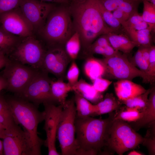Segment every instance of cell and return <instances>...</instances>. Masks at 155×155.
I'll list each match as a JSON object with an SVG mask.
<instances>
[{
    "instance_id": "obj_11",
    "label": "cell",
    "mask_w": 155,
    "mask_h": 155,
    "mask_svg": "<svg viewBox=\"0 0 155 155\" xmlns=\"http://www.w3.org/2000/svg\"><path fill=\"white\" fill-rule=\"evenodd\" d=\"M55 7L51 3L38 0H22L19 7L34 30L38 31L43 26L49 14Z\"/></svg>"
},
{
    "instance_id": "obj_41",
    "label": "cell",
    "mask_w": 155,
    "mask_h": 155,
    "mask_svg": "<svg viewBox=\"0 0 155 155\" xmlns=\"http://www.w3.org/2000/svg\"><path fill=\"white\" fill-rule=\"evenodd\" d=\"M92 43L99 45L104 48L111 44L108 39L106 34H103L100 36Z\"/></svg>"
},
{
    "instance_id": "obj_4",
    "label": "cell",
    "mask_w": 155,
    "mask_h": 155,
    "mask_svg": "<svg viewBox=\"0 0 155 155\" xmlns=\"http://www.w3.org/2000/svg\"><path fill=\"white\" fill-rule=\"evenodd\" d=\"M39 31L48 48L64 47L66 41L75 32L68 7H55Z\"/></svg>"
},
{
    "instance_id": "obj_30",
    "label": "cell",
    "mask_w": 155,
    "mask_h": 155,
    "mask_svg": "<svg viewBox=\"0 0 155 155\" xmlns=\"http://www.w3.org/2000/svg\"><path fill=\"white\" fill-rule=\"evenodd\" d=\"M152 88L147 90L143 94L120 102L127 107L135 108L142 112L147 104L148 96Z\"/></svg>"
},
{
    "instance_id": "obj_32",
    "label": "cell",
    "mask_w": 155,
    "mask_h": 155,
    "mask_svg": "<svg viewBox=\"0 0 155 155\" xmlns=\"http://www.w3.org/2000/svg\"><path fill=\"white\" fill-rule=\"evenodd\" d=\"M143 9L142 17L148 24L152 32L155 30V5L150 2L143 0Z\"/></svg>"
},
{
    "instance_id": "obj_7",
    "label": "cell",
    "mask_w": 155,
    "mask_h": 155,
    "mask_svg": "<svg viewBox=\"0 0 155 155\" xmlns=\"http://www.w3.org/2000/svg\"><path fill=\"white\" fill-rule=\"evenodd\" d=\"M0 73L6 85L5 90L20 96L39 70L18 61L8 60Z\"/></svg>"
},
{
    "instance_id": "obj_46",
    "label": "cell",
    "mask_w": 155,
    "mask_h": 155,
    "mask_svg": "<svg viewBox=\"0 0 155 155\" xmlns=\"http://www.w3.org/2000/svg\"><path fill=\"white\" fill-rule=\"evenodd\" d=\"M129 155H144V154L134 150L131 151L128 153Z\"/></svg>"
},
{
    "instance_id": "obj_21",
    "label": "cell",
    "mask_w": 155,
    "mask_h": 155,
    "mask_svg": "<svg viewBox=\"0 0 155 155\" xmlns=\"http://www.w3.org/2000/svg\"><path fill=\"white\" fill-rule=\"evenodd\" d=\"M83 70L85 75L92 81L97 78L104 77L106 72L102 59L95 58L93 56L87 57L83 65Z\"/></svg>"
},
{
    "instance_id": "obj_34",
    "label": "cell",
    "mask_w": 155,
    "mask_h": 155,
    "mask_svg": "<svg viewBox=\"0 0 155 155\" xmlns=\"http://www.w3.org/2000/svg\"><path fill=\"white\" fill-rule=\"evenodd\" d=\"M138 47L133 57L134 63L133 64L136 67L137 66L140 70L144 73L148 77V63L142 55L141 47L139 46Z\"/></svg>"
},
{
    "instance_id": "obj_3",
    "label": "cell",
    "mask_w": 155,
    "mask_h": 155,
    "mask_svg": "<svg viewBox=\"0 0 155 155\" xmlns=\"http://www.w3.org/2000/svg\"><path fill=\"white\" fill-rule=\"evenodd\" d=\"M5 97L16 122L21 125L30 135L36 155H41V148L44 142L38 136L37 128L38 124L44 120V111H40L38 107L19 96L15 95Z\"/></svg>"
},
{
    "instance_id": "obj_24",
    "label": "cell",
    "mask_w": 155,
    "mask_h": 155,
    "mask_svg": "<svg viewBox=\"0 0 155 155\" xmlns=\"http://www.w3.org/2000/svg\"><path fill=\"white\" fill-rule=\"evenodd\" d=\"M12 34L0 26V54L7 57L13 50L22 38Z\"/></svg>"
},
{
    "instance_id": "obj_35",
    "label": "cell",
    "mask_w": 155,
    "mask_h": 155,
    "mask_svg": "<svg viewBox=\"0 0 155 155\" xmlns=\"http://www.w3.org/2000/svg\"><path fill=\"white\" fill-rule=\"evenodd\" d=\"M148 76L150 83L152 84L155 80V46H151L150 48L148 63Z\"/></svg>"
},
{
    "instance_id": "obj_1",
    "label": "cell",
    "mask_w": 155,
    "mask_h": 155,
    "mask_svg": "<svg viewBox=\"0 0 155 155\" xmlns=\"http://www.w3.org/2000/svg\"><path fill=\"white\" fill-rule=\"evenodd\" d=\"M105 119L76 116L75 121L78 155L106 154L109 130L115 113Z\"/></svg>"
},
{
    "instance_id": "obj_43",
    "label": "cell",
    "mask_w": 155,
    "mask_h": 155,
    "mask_svg": "<svg viewBox=\"0 0 155 155\" xmlns=\"http://www.w3.org/2000/svg\"><path fill=\"white\" fill-rule=\"evenodd\" d=\"M42 1L47 3H54L63 4H69V2L68 0H38Z\"/></svg>"
},
{
    "instance_id": "obj_17",
    "label": "cell",
    "mask_w": 155,
    "mask_h": 155,
    "mask_svg": "<svg viewBox=\"0 0 155 155\" xmlns=\"http://www.w3.org/2000/svg\"><path fill=\"white\" fill-rule=\"evenodd\" d=\"M141 117L137 121L128 123L135 131L147 125L155 123V88H152L147 104L142 112Z\"/></svg>"
},
{
    "instance_id": "obj_26",
    "label": "cell",
    "mask_w": 155,
    "mask_h": 155,
    "mask_svg": "<svg viewBox=\"0 0 155 155\" xmlns=\"http://www.w3.org/2000/svg\"><path fill=\"white\" fill-rule=\"evenodd\" d=\"M74 94L73 98L75 104L76 116L83 118L95 116L94 104L78 93L74 92Z\"/></svg>"
},
{
    "instance_id": "obj_14",
    "label": "cell",
    "mask_w": 155,
    "mask_h": 155,
    "mask_svg": "<svg viewBox=\"0 0 155 155\" xmlns=\"http://www.w3.org/2000/svg\"><path fill=\"white\" fill-rule=\"evenodd\" d=\"M3 139V155H36L30 135L21 128Z\"/></svg>"
},
{
    "instance_id": "obj_28",
    "label": "cell",
    "mask_w": 155,
    "mask_h": 155,
    "mask_svg": "<svg viewBox=\"0 0 155 155\" xmlns=\"http://www.w3.org/2000/svg\"><path fill=\"white\" fill-rule=\"evenodd\" d=\"M81 47L80 36L75 32L65 44L64 49L71 61L77 58Z\"/></svg>"
},
{
    "instance_id": "obj_47",
    "label": "cell",
    "mask_w": 155,
    "mask_h": 155,
    "mask_svg": "<svg viewBox=\"0 0 155 155\" xmlns=\"http://www.w3.org/2000/svg\"><path fill=\"white\" fill-rule=\"evenodd\" d=\"M3 142L0 139V155H3Z\"/></svg>"
},
{
    "instance_id": "obj_25",
    "label": "cell",
    "mask_w": 155,
    "mask_h": 155,
    "mask_svg": "<svg viewBox=\"0 0 155 155\" xmlns=\"http://www.w3.org/2000/svg\"><path fill=\"white\" fill-rule=\"evenodd\" d=\"M125 34L130 39L139 46L150 47L152 45V32L148 27L140 30L126 29L124 30Z\"/></svg>"
},
{
    "instance_id": "obj_6",
    "label": "cell",
    "mask_w": 155,
    "mask_h": 155,
    "mask_svg": "<svg viewBox=\"0 0 155 155\" xmlns=\"http://www.w3.org/2000/svg\"><path fill=\"white\" fill-rule=\"evenodd\" d=\"M76 110L73 98L63 105L59 118L57 136L63 155H78L75 137Z\"/></svg>"
},
{
    "instance_id": "obj_10",
    "label": "cell",
    "mask_w": 155,
    "mask_h": 155,
    "mask_svg": "<svg viewBox=\"0 0 155 155\" xmlns=\"http://www.w3.org/2000/svg\"><path fill=\"white\" fill-rule=\"evenodd\" d=\"M46 71L40 69L19 96L38 106L41 104H57L51 90V80Z\"/></svg>"
},
{
    "instance_id": "obj_45",
    "label": "cell",
    "mask_w": 155,
    "mask_h": 155,
    "mask_svg": "<svg viewBox=\"0 0 155 155\" xmlns=\"http://www.w3.org/2000/svg\"><path fill=\"white\" fill-rule=\"evenodd\" d=\"M6 85L5 82L2 78L0 76V92L3 90L5 89Z\"/></svg>"
},
{
    "instance_id": "obj_12",
    "label": "cell",
    "mask_w": 155,
    "mask_h": 155,
    "mask_svg": "<svg viewBox=\"0 0 155 155\" xmlns=\"http://www.w3.org/2000/svg\"><path fill=\"white\" fill-rule=\"evenodd\" d=\"M0 23L5 30L20 38L33 36V29L19 7L0 15Z\"/></svg>"
},
{
    "instance_id": "obj_8",
    "label": "cell",
    "mask_w": 155,
    "mask_h": 155,
    "mask_svg": "<svg viewBox=\"0 0 155 155\" xmlns=\"http://www.w3.org/2000/svg\"><path fill=\"white\" fill-rule=\"evenodd\" d=\"M102 60L106 69L104 77L132 81L139 77L142 78L144 82L150 83L148 76L129 61L126 54L118 51L114 56Z\"/></svg>"
},
{
    "instance_id": "obj_13",
    "label": "cell",
    "mask_w": 155,
    "mask_h": 155,
    "mask_svg": "<svg viewBox=\"0 0 155 155\" xmlns=\"http://www.w3.org/2000/svg\"><path fill=\"white\" fill-rule=\"evenodd\" d=\"M71 61L64 46L49 47L44 55L41 69L63 80L67 67Z\"/></svg>"
},
{
    "instance_id": "obj_27",
    "label": "cell",
    "mask_w": 155,
    "mask_h": 155,
    "mask_svg": "<svg viewBox=\"0 0 155 155\" xmlns=\"http://www.w3.org/2000/svg\"><path fill=\"white\" fill-rule=\"evenodd\" d=\"M98 6L104 22L113 33L125 34L124 28L119 21L114 16L111 11L104 7L100 0H99Z\"/></svg>"
},
{
    "instance_id": "obj_15",
    "label": "cell",
    "mask_w": 155,
    "mask_h": 155,
    "mask_svg": "<svg viewBox=\"0 0 155 155\" xmlns=\"http://www.w3.org/2000/svg\"><path fill=\"white\" fill-rule=\"evenodd\" d=\"M45 113L44 129L46 138L44 143L48 148L49 155H60L57 151L55 141L58 123L63 108V105L52 104H43Z\"/></svg>"
},
{
    "instance_id": "obj_39",
    "label": "cell",
    "mask_w": 155,
    "mask_h": 155,
    "mask_svg": "<svg viewBox=\"0 0 155 155\" xmlns=\"http://www.w3.org/2000/svg\"><path fill=\"white\" fill-rule=\"evenodd\" d=\"M155 131L153 132L150 136H146L142 144L147 148L150 155H154L155 154Z\"/></svg>"
},
{
    "instance_id": "obj_22",
    "label": "cell",
    "mask_w": 155,
    "mask_h": 155,
    "mask_svg": "<svg viewBox=\"0 0 155 155\" xmlns=\"http://www.w3.org/2000/svg\"><path fill=\"white\" fill-rule=\"evenodd\" d=\"M121 104L113 94L107 93L102 101L94 104L95 116L117 111L121 107Z\"/></svg>"
},
{
    "instance_id": "obj_23",
    "label": "cell",
    "mask_w": 155,
    "mask_h": 155,
    "mask_svg": "<svg viewBox=\"0 0 155 155\" xmlns=\"http://www.w3.org/2000/svg\"><path fill=\"white\" fill-rule=\"evenodd\" d=\"M50 85L52 95L57 104L63 105L68 93L73 91L72 86L58 79L56 81L51 80Z\"/></svg>"
},
{
    "instance_id": "obj_20",
    "label": "cell",
    "mask_w": 155,
    "mask_h": 155,
    "mask_svg": "<svg viewBox=\"0 0 155 155\" xmlns=\"http://www.w3.org/2000/svg\"><path fill=\"white\" fill-rule=\"evenodd\" d=\"M108 41L115 50L128 54L139 45L131 40L126 34L109 33L106 34Z\"/></svg>"
},
{
    "instance_id": "obj_2",
    "label": "cell",
    "mask_w": 155,
    "mask_h": 155,
    "mask_svg": "<svg viewBox=\"0 0 155 155\" xmlns=\"http://www.w3.org/2000/svg\"><path fill=\"white\" fill-rule=\"evenodd\" d=\"M99 0L71 3L68 7L75 32L79 34L84 52L99 36L113 31L106 24L100 13Z\"/></svg>"
},
{
    "instance_id": "obj_31",
    "label": "cell",
    "mask_w": 155,
    "mask_h": 155,
    "mask_svg": "<svg viewBox=\"0 0 155 155\" xmlns=\"http://www.w3.org/2000/svg\"><path fill=\"white\" fill-rule=\"evenodd\" d=\"M124 29H129L135 30H140L148 28L147 24L143 20L137 12L130 16L126 21L121 24Z\"/></svg>"
},
{
    "instance_id": "obj_51",
    "label": "cell",
    "mask_w": 155,
    "mask_h": 155,
    "mask_svg": "<svg viewBox=\"0 0 155 155\" xmlns=\"http://www.w3.org/2000/svg\"><path fill=\"white\" fill-rule=\"evenodd\" d=\"M70 2H71V3L73 2L75 0H68Z\"/></svg>"
},
{
    "instance_id": "obj_37",
    "label": "cell",
    "mask_w": 155,
    "mask_h": 155,
    "mask_svg": "<svg viewBox=\"0 0 155 155\" xmlns=\"http://www.w3.org/2000/svg\"><path fill=\"white\" fill-rule=\"evenodd\" d=\"M22 0H0V15L19 7Z\"/></svg>"
},
{
    "instance_id": "obj_49",
    "label": "cell",
    "mask_w": 155,
    "mask_h": 155,
    "mask_svg": "<svg viewBox=\"0 0 155 155\" xmlns=\"http://www.w3.org/2000/svg\"><path fill=\"white\" fill-rule=\"evenodd\" d=\"M6 129L5 127L1 123H0V130Z\"/></svg>"
},
{
    "instance_id": "obj_36",
    "label": "cell",
    "mask_w": 155,
    "mask_h": 155,
    "mask_svg": "<svg viewBox=\"0 0 155 155\" xmlns=\"http://www.w3.org/2000/svg\"><path fill=\"white\" fill-rule=\"evenodd\" d=\"M80 74L79 68L75 61H72L67 74L68 83L73 86L78 81Z\"/></svg>"
},
{
    "instance_id": "obj_40",
    "label": "cell",
    "mask_w": 155,
    "mask_h": 155,
    "mask_svg": "<svg viewBox=\"0 0 155 155\" xmlns=\"http://www.w3.org/2000/svg\"><path fill=\"white\" fill-rule=\"evenodd\" d=\"M114 16L121 24L126 21L129 18V16L124 12L119 7L114 10L112 13Z\"/></svg>"
},
{
    "instance_id": "obj_44",
    "label": "cell",
    "mask_w": 155,
    "mask_h": 155,
    "mask_svg": "<svg viewBox=\"0 0 155 155\" xmlns=\"http://www.w3.org/2000/svg\"><path fill=\"white\" fill-rule=\"evenodd\" d=\"M9 134L6 129L0 130V139H3Z\"/></svg>"
},
{
    "instance_id": "obj_29",
    "label": "cell",
    "mask_w": 155,
    "mask_h": 155,
    "mask_svg": "<svg viewBox=\"0 0 155 155\" xmlns=\"http://www.w3.org/2000/svg\"><path fill=\"white\" fill-rule=\"evenodd\" d=\"M122 107L115 113V119H119L127 123L135 122L141 117L142 112L135 108Z\"/></svg>"
},
{
    "instance_id": "obj_38",
    "label": "cell",
    "mask_w": 155,
    "mask_h": 155,
    "mask_svg": "<svg viewBox=\"0 0 155 155\" xmlns=\"http://www.w3.org/2000/svg\"><path fill=\"white\" fill-rule=\"evenodd\" d=\"M93 86L98 92L102 93L106 90L112 82L102 77L97 78L92 81Z\"/></svg>"
},
{
    "instance_id": "obj_42",
    "label": "cell",
    "mask_w": 155,
    "mask_h": 155,
    "mask_svg": "<svg viewBox=\"0 0 155 155\" xmlns=\"http://www.w3.org/2000/svg\"><path fill=\"white\" fill-rule=\"evenodd\" d=\"M8 59V57L0 54V69L5 66Z\"/></svg>"
},
{
    "instance_id": "obj_5",
    "label": "cell",
    "mask_w": 155,
    "mask_h": 155,
    "mask_svg": "<svg viewBox=\"0 0 155 155\" xmlns=\"http://www.w3.org/2000/svg\"><path fill=\"white\" fill-rule=\"evenodd\" d=\"M144 140L127 122L114 119L109 130L107 150L108 154L115 152L122 155L142 144Z\"/></svg>"
},
{
    "instance_id": "obj_33",
    "label": "cell",
    "mask_w": 155,
    "mask_h": 155,
    "mask_svg": "<svg viewBox=\"0 0 155 155\" xmlns=\"http://www.w3.org/2000/svg\"><path fill=\"white\" fill-rule=\"evenodd\" d=\"M110 0L116 7H119L129 17L134 13L138 12V6L140 2L133 0Z\"/></svg>"
},
{
    "instance_id": "obj_19",
    "label": "cell",
    "mask_w": 155,
    "mask_h": 155,
    "mask_svg": "<svg viewBox=\"0 0 155 155\" xmlns=\"http://www.w3.org/2000/svg\"><path fill=\"white\" fill-rule=\"evenodd\" d=\"M73 91L80 94L94 104H96L103 99L102 93L97 91L92 85L81 79L72 86Z\"/></svg>"
},
{
    "instance_id": "obj_16",
    "label": "cell",
    "mask_w": 155,
    "mask_h": 155,
    "mask_svg": "<svg viewBox=\"0 0 155 155\" xmlns=\"http://www.w3.org/2000/svg\"><path fill=\"white\" fill-rule=\"evenodd\" d=\"M115 94L120 102L145 92L147 90L140 85L127 80H118L114 83Z\"/></svg>"
},
{
    "instance_id": "obj_50",
    "label": "cell",
    "mask_w": 155,
    "mask_h": 155,
    "mask_svg": "<svg viewBox=\"0 0 155 155\" xmlns=\"http://www.w3.org/2000/svg\"><path fill=\"white\" fill-rule=\"evenodd\" d=\"M155 5V0H146ZM143 1V0H142Z\"/></svg>"
},
{
    "instance_id": "obj_52",
    "label": "cell",
    "mask_w": 155,
    "mask_h": 155,
    "mask_svg": "<svg viewBox=\"0 0 155 155\" xmlns=\"http://www.w3.org/2000/svg\"><path fill=\"white\" fill-rule=\"evenodd\" d=\"M133 0L135 1H140V2L141 1H142V0Z\"/></svg>"
},
{
    "instance_id": "obj_48",
    "label": "cell",
    "mask_w": 155,
    "mask_h": 155,
    "mask_svg": "<svg viewBox=\"0 0 155 155\" xmlns=\"http://www.w3.org/2000/svg\"><path fill=\"white\" fill-rule=\"evenodd\" d=\"M86 0H75L73 2L76 3H82L85 1Z\"/></svg>"
},
{
    "instance_id": "obj_18",
    "label": "cell",
    "mask_w": 155,
    "mask_h": 155,
    "mask_svg": "<svg viewBox=\"0 0 155 155\" xmlns=\"http://www.w3.org/2000/svg\"><path fill=\"white\" fill-rule=\"evenodd\" d=\"M0 123L9 134L21 128L16 122L11 109L5 96L0 94Z\"/></svg>"
},
{
    "instance_id": "obj_9",
    "label": "cell",
    "mask_w": 155,
    "mask_h": 155,
    "mask_svg": "<svg viewBox=\"0 0 155 155\" xmlns=\"http://www.w3.org/2000/svg\"><path fill=\"white\" fill-rule=\"evenodd\" d=\"M46 50L42 42L32 36L22 38L8 57L39 70L42 69Z\"/></svg>"
}]
</instances>
